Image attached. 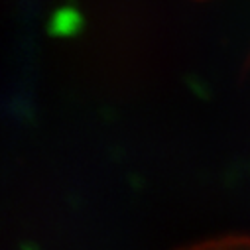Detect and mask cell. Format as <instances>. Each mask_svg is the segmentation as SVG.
Returning a JSON list of instances; mask_svg holds the SVG:
<instances>
[{"label":"cell","mask_w":250,"mask_h":250,"mask_svg":"<svg viewBox=\"0 0 250 250\" xmlns=\"http://www.w3.org/2000/svg\"><path fill=\"white\" fill-rule=\"evenodd\" d=\"M179 250H250V236H240V234L217 236L189 244Z\"/></svg>","instance_id":"6da1fadb"}]
</instances>
